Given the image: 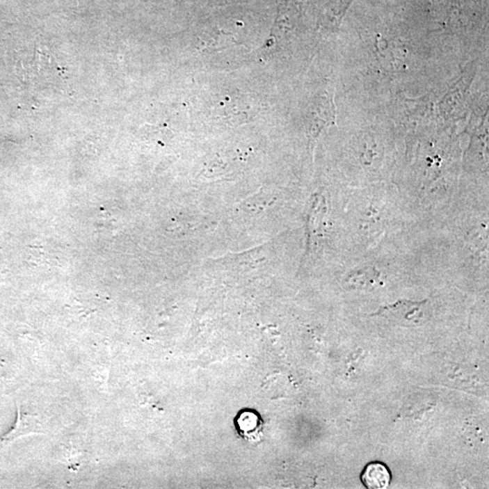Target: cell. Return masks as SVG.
I'll return each instance as SVG.
<instances>
[{
  "mask_svg": "<svg viewBox=\"0 0 489 489\" xmlns=\"http://www.w3.org/2000/svg\"><path fill=\"white\" fill-rule=\"evenodd\" d=\"M240 437L250 442H259L264 437V421L260 413L251 408H243L234 419Z\"/></svg>",
  "mask_w": 489,
  "mask_h": 489,
  "instance_id": "cell-1",
  "label": "cell"
},
{
  "mask_svg": "<svg viewBox=\"0 0 489 489\" xmlns=\"http://www.w3.org/2000/svg\"><path fill=\"white\" fill-rule=\"evenodd\" d=\"M45 433L43 424L37 416L23 412L17 407V421L7 434L2 437L3 442H13L29 434Z\"/></svg>",
  "mask_w": 489,
  "mask_h": 489,
  "instance_id": "cell-2",
  "label": "cell"
},
{
  "mask_svg": "<svg viewBox=\"0 0 489 489\" xmlns=\"http://www.w3.org/2000/svg\"><path fill=\"white\" fill-rule=\"evenodd\" d=\"M362 482L366 488L371 489L386 488L391 481V475L384 465L371 463L366 467L362 476Z\"/></svg>",
  "mask_w": 489,
  "mask_h": 489,
  "instance_id": "cell-3",
  "label": "cell"
}]
</instances>
